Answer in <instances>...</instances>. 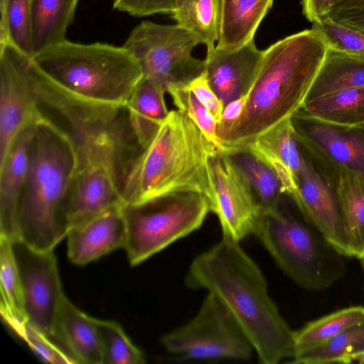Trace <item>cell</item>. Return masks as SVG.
<instances>
[{
    "instance_id": "obj_1",
    "label": "cell",
    "mask_w": 364,
    "mask_h": 364,
    "mask_svg": "<svg viewBox=\"0 0 364 364\" xmlns=\"http://www.w3.org/2000/svg\"><path fill=\"white\" fill-rule=\"evenodd\" d=\"M189 288L208 290L230 311L260 363L276 364L294 353V331L271 299L266 279L239 242L223 235L196 256L185 277Z\"/></svg>"
},
{
    "instance_id": "obj_2",
    "label": "cell",
    "mask_w": 364,
    "mask_h": 364,
    "mask_svg": "<svg viewBox=\"0 0 364 364\" xmlns=\"http://www.w3.org/2000/svg\"><path fill=\"white\" fill-rule=\"evenodd\" d=\"M327 48L311 28L285 37L264 50L242 114L233 122L217 127L223 151L243 149L298 112Z\"/></svg>"
},
{
    "instance_id": "obj_3",
    "label": "cell",
    "mask_w": 364,
    "mask_h": 364,
    "mask_svg": "<svg viewBox=\"0 0 364 364\" xmlns=\"http://www.w3.org/2000/svg\"><path fill=\"white\" fill-rule=\"evenodd\" d=\"M218 151L183 113L169 111L124 174L121 192L125 204L190 191L205 196L211 212L215 199L211 161Z\"/></svg>"
},
{
    "instance_id": "obj_4",
    "label": "cell",
    "mask_w": 364,
    "mask_h": 364,
    "mask_svg": "<svg viewBox=\"0 0 364 364\" xmlns=\"http://www.w3.org/2000/svg\"><path fill=\"white\" fill-rule=\"evenodd\" d=\"M78 164L73 135L41 114L18 205L16 239L37 250H49L67 236L68 195Z\"/></svg>"
},
{
    "instance_id": "obj_5",
    "label": "cell",
    "mask_w": 364,
    "mask_h": 364,
    "mask_svg": "<svg viewBox=\"0 0 364 364\" xmlns=\"http://www.w3.org/2000/svg\"><path fill=\"white\" fill-rule=\"evenodd\" d=\"M32 59L61 90L82 102L125 108L144 77L141 65L124 46L68 40Z\"/></svg>"
},
{
    "instance_id": "obj_6",
    "label": "cell",
    "mask_w": 364,
    "mask_h": 364,
    "mask_svg": "<svg viewBox=\"0 0 364 364\" xmlns=\"http://www.w3.org/2000/svg\"><path fill=\"white\" fill-rule=\"evenodd\" d=\"M294 203V202H293ZM252 233L281 269L310 291H323L346 273V258L294 203L262 213Z\"/></svg>"
},
{
    "instance_id": "obj_7",
    "label": "cell",
    "mask_w": 364,
    "mask_h": 364,
    "mask_svg": "<svg viewBox=\"0 0 364 364\" xmlns=\"http://www.w3.org/2000/svg\"><path fill=\"white\" fill-rule=\"evenodd\" d=\"M122 134L116 129L75 141L79 164L68 195L69 230L125 204L119 182L124 165Z\"/></svg>"
},
{
    "instance_id": "obj_8",
    "label": "cell",
    "mask_w": 364,
    "mask_h": 364,
    "mask_svg": "<svg viewBox=\"0 0 364 364\" xmlns=\"http://www.w3.org/2000/svg\"><path fill=\"white\" fill-rule=\"evenodd\" d=\"M207 198L196 192H177L139 204H124V249L136 265L200 227L210 212Z\"/></svg>"
},
{
    "instance_id": "obj_9",
    "label": "cell",
    "mask_w": 364,
    "mask_h": 364,
    "mask_svg": "<svg viewBox=\"0 0 364 364\" xmlns=\"http://www.w3.org/2000/svg\"><path fill=\"white\" fill-rule=\"evenodd\" d=\"M199 43L196 36L178 24L146 21L131 31L122 46L139 61L144 77L166 90L170 86L187 85L205 71L204 60L191 55Z\"/></svg>"
},
{
    "instance_id": "obj_10",
    "label": "cell",
    "mask_w": 364,
    "mask_h": 364,
    "mask_svg": "<svg viewBox=\"0 0 364 364\" xmlns=\"http://www.w3.org/2000/svg\"><path fill=\"white\" fill-rule=\"evenodd\" d=\"M169 353L196 360H248L250 340L226 306L208 293L196 315L162 337Z\"/></svg>"
},
{
    "instance_id": "obj_11",
    "label": "cell",
    "mask_w": 364,
    "mask_h": 364,
    "mask_svg": "<svg viewBox=\"0 0 364 364\" xmlns=\"http://www.w3.org/2000/svg\"><path fill=\"white\" fill-rule=\"evenodd\" d=\"M11 247L27 321L57 343V319L65 295L53 250H37L18 239L11 240Z\"/></svg>"
},
{
    "instance_id": "obj_12",
    "label": "cell",
    "mask_w": 364,
    "mask_h": 364,
    "mask_svg": "<svg viewBox=\"0 0 364 364\" xmlns=\"http://www.w3.org/2000/svg\"><path fill=\"white\" fill-rule=\"evenodd\" d=\"M291 120L300 146L324 174L348 170L364 181V124H333L301 109Z\"/></svg>"
},
{
    "instance_id": "obj_13",
    "label": "cell",
    "mask_w": 364,
    "mask_h": 364,
    "mask_svg": "<svg viewBox=\"0 0 364 364\" xmlns=\"http://www.w3.org/2000/svg\"><path fill=\"white\" fill-rule=\"evenodd\" d=\"M302 151L298 188L290 199L339 252L351 257L346 221L333 183L303 149Z\"/></svg>"
},
{
    "instance_id": "obj_14",
    "label": "cell",
    "mask_w": 364,
    "mask_h": 364,
    "mask_svg": "<svg viewBox=\"0 0 364 364\" xmlns=\"http://www.w3.org/2000/svg\"><path fill=\"white\" fill-rule=\"evenodd\" d=\"M215 203L211 209L218 218L223 235L240 242L252 233L262 213L250 184L230 156L218 151L211 161Z\"/></svg>"
},
{
    "instance_id": "obj_15",
    "label": "cell",
    "mask_w": 364,
    "mask_h": 364,
    "mask_svg": "<svg viewBox=\"0 0 364 364\" xmlns=\"http://www.w3.org/2000/svg\"><path fill=\"white\" fill-rule=\"evenodd\" d=\"M23 54L9 42L0 45V163L18 133L41 114Z\"/></svg>"
},
{
    "instance_id": "obj_16",
    "label": "cell",
    "mask_w": 364,
    "mask_h": 364,
    "mask_svg": "<svg viewBox=\"0 0 364 364\" xmlns=\"http://www.w3.org/2000/svg\"><path fill=\"white\" fill-rule=\"evenodd\" d=\"M24 68L32 90L38 101L64 117L79 140L117 129L124 108L98 106L82 102L67 94L55 84L35 63L23 54Z\"/></svg>"
},
{
    "instance_id": "obj_17",
    "label": "cell",
    "mask_w": 364,
    "mask_h": 364,
    "mask_svg": "<svg viewBox=\"0 0 364 364\" xmlns=\"http://www.w3.org/2000/svg\"><path fill=\"white\" fill-rule=\"evenodd\" d=\"M254 39L244 46L225 50L207 51L205 73L208 82L225 107L249 92L262 60Z\"/></svg>"
},
{
    "instance_id": "obj_18",
    "label": "cell",
    "mask_w": 364,
    "mask_h": 364,
    "mask_svg": "<svg viewBox=\"0 0 364 364\" xmlns=\"http://www.w3.org/2000/svg\"><path fill=\"white\" fill-rule=\"evenodd\" d=\"M241 149L252 154L276 174L284 194L289 198L294 196L304 154L291 118L259 136Z\"/></svg>"
},
{
    "instance_id": "obj_19",
    "label": "cell",
    "mask_w": 364,
    "mask_h": 364,
    "mask_svg": "<svg viewBox=\"0 0 364 364\" xmlns=\"http://www.w3.org/2000/svg\"><path fill=\"white\" fill-rule=\"evenodd\" d=\"M123 205L113 207L69 230L68 255L73 263L84 265L117 248H124L127 229Z\"/></svg>"
},
{
    "instance_id": "obj_20",
    "label": "cell",
    "mask_w": 364,
    "mask_h": 364,
    "mask_svg": "<svg viewBox=\"0 0 364 364\" xmlns=\"http://www.w3.org/2000/svg\"><path fill=\"white\" fill-rule=\"evenodd\" d=\"M37 119L18 133L0 163V237L9 240L17 237L18 205L27 176Z\"/></svg>"
},
{
    "instance_id": "obj_21",
    "label": "cell",
    "mask_w": 364,
    "mask_h": 364,
    "mask_svg": "<svg viewBox=\"0 0 364 364\" xmlns=\"http://www.w3.org/2000/svg\"><path fill=\"white\" fill-rule=\"evenodd\" d=\"M56 339L77 363L104 364L97 318L80 310L66 296L58 316Z\"/></svg>"
},
{
    "instance_id": "obj_22",
    "label": "cell",
    "mask_w": 364,
    "mask_h": 364,
    "mask_svg": "<svg viewBox=\"0 0 364 364\" xmlns=\"http://www.w3.org/2000/svg\"><path fill=\"white\" fill-rule=\"evenodd\" d=\"M165 92L163 86L143 77L126 105L129 129L141 150L148 146L169 113Z\"/></svg>"
},
{
    "instance_id": "obj_23",
    "label": "cell",
    "mask_w": 364,
    "mask_h": 364,
    "mask_svg": "<svg viewBox=\"0 0 364 364\" xmlns=\"http://www.w3.org/2000/svg\"><path fill=\"white\" fill-rule=\"evenodd\" d=\"M273 0H223L220 36L215 48L232 50L254 39Z\"/></svg>"
},
{
    "instance_id": "obj_24",
    "label": "cell",
    "mask_w": 364,
    "mask_h": 364,
    "mask_svg": "<svg viewBox=\"0 0 364 364\" xmlns=\"http://www.w3.org/2000/svg\"><path fill=\"white\" fill-rule=\"evenodd\" d=\"M364 86V59L327 48L305 102Z\"/></svg>"
},
{
    "instance_id": "obj_25",
    "label": "cell",
    "mask_w": 364,
    "mask_h": 364,
    "mask_svg": "<svg viewBox=\"0 0 364 364\" xmlns=\"http://www.w3.org/2000/svg\"><path fill=\"white\" fill-rule=\"evenodd\" d=\"M77 1L31 0L33 56L66 40V31L73 19Z\"/></svg>"
},
{
    "instance_id": "obj_26",
    "label": "cell",
    "mask_w": 364,
    "mask_h": 364,
    "mask_svg": "<svg viewBox=\"0 0 364 364\" xmlns=\"http://www.w3.org/2000/svg\"><path fill=\"white\" fill-rule=\"evenodd\" d=\"M364 363V320L326 341L296 352L297 364Z\"/></svg>"
},
{
    "instance_id": "obj_27",
    "label": "cell",
    "mask_w": 364,
    "mask_h": 364,
    "mask_svg": "<svg viewBox=\"0 0 364 364\" xmlns=\"http://www.w3.org/2000/svg\"><path fill=\"white\" fill-rule=\"evenodd\" d=\"M328 178L342 205L353 257L359 259L364 254V181L348 170L338 171Z\"/></svg>"
},
{
    "instance_id": "obj_28",
    "label": "cell",
    "mask_w": 364,
    "mask_h": 364,
    "mask_svg": "<svg viewBox=\"0 0 364 364\" xmlns=\"http://www.w3.org/2000/svg\"><path fill=\"white\" fill-rule=\"evenodd\" d=\"M223 0H177L173 18L196 36L207 51L214 49L220 32Z\"/></svg>"
},
{
    "instance_id": "obj_29",
    "label": "cell",
    "mask_w": 364,
    "mask_h": 364,
    "mask_svg": "<svg viewBox=\"0 0 364 364\" xmlns=\"http://www.w3.org/2000/svg\"><path fill=\"white\" fill-rule=\"evenodd\" d=\"M318 119L346 126L364 124V86L305 102L300 109Z\"/></svg>"
},
{
    "instance_id": "obj_30",
    "label": "cell",
    "mask_w": 364,
    "mask_h": 364,
    "mask_svg": "<svg viewBox=\"0 0 364 364\" xmlns=\"http://www.w3.org/2000/svg\"><path fill=\"white\" fill-rule=\"evenodd\" d=\"M225 153L230 156L250 184L262 213L277 209L283 201L282 196L284 193L276 174L245 149L232 150Z\"/></svg>"
},
{
    "instance_id": "obj_31",
    "label": "cell",
    "mask_w": 364,
    "mask_h": 364,
    "mask_svg": "<svg viewBox=\"0 0 364 364\" xmlns=\"http://www.w3.org/2000/svg\"><path fill=\"white\" fill-rule=\"evenodd\" d=\"M0 311L5 323L15 331L27 321L20 277L11 240L0 237Z\"/></svg>"
},
{
    "instance_id": "obj_32",
    "label": "cell",
    "mask_w": 364,
    "mask_h": 364,
    "mask_svg": "<svg viewBox=\"0 0 364 364\" xmlns=\"http://www.w3.org/2000/svg\"><path fill=\"white\" fill-rule=\"evenodd\" d=\"M363 320L364 307L354 306L309 322L294 331V353L321 344Z\"/></svg>"
},
{
    "instance_id": "obj_33",
    "label": "cell",
    "mask_w": 364,
    "mask_h": 364,
    "mask_svg": "<svg viewBox=\"0 0 364 364\" xmlns=\"http://www.w3.org/2000/svg\"><path fill=\"white\" fill-rule=\"evenodd\" d=\"M0 45L11 43L33 58L31 0H0Z\"/></svg>"
},
{
    "instance_id": "obj_34",
    "label": "cell",
    "mask_w": 364,
    "mask_h": 364,
    "mask_svg": "<svg viewBox=\"0 0 364 364\" xmlns=\"http://www.w3.org/2000/svg\"><path fill=\"white\" fill-rule=\"evenodd\" d=\"M103 351L104 364H142V352L127 336L122 328L113 321L97 319Z\"/></svg>"
},
{
    "instance_id": "obj_35",
    "label": "cell",
    "mask_w": 364,
    "mask_h": 364,
    "mask_svg": "<svg viewBox=\"0 0 364 364\" xmlns=\"http://www.w3.org/2000/svg\"><path fill=\"white\" fill-rule=\"evenodd\" d=\"M166 92L171 95L177 109L189 118L204 136L223 151V147L217 134V122L187 86H170Z\"/></svg>"
},
{
    "instance_id": "obj_36",
    "label": "cell",
    "mask_w": 364,
    "mask_h": 364,
    "mask_svg": "<svg viewBox=\"0 0 364 364\" xmlns=\"http://www.w3.org/2000/svg\"><path fill=\"white\" fill-rule=\"evenodd\" d=\"M316 31L328 47L364 59V32L323 18L313 23Z\"/></svg>"
},
{
    "instance_id": "obj_37",
    "label": "cell",
    "mask_w": 364,
    "mask_h": 364,
    "mask_svg": "<svg viewBox=\"0 0 364 364\" xmlns=\"http://www.w3.org/2000/svg\"><path fill=\"white\" fill-rule=\"evenodd\" d=\"M43 361L52 364L77 363L63 348L28 321L14 331Z\"/></svg>"
},
{
    "instance_id": "obj_38",
    "label": "cell",
    "mask_w": 364,
    "mask_h": 364,
    "mask_svg": "<svg viewBox=\"0 0 364 364\" xmlns=\"http://www.w3.org/2000/svg\"><path fill=\"white\" fill-rule=\"evenodd\" d=\"M177 0H113L114 8L134 16L172 14Z\"/></svg>"
},
{
    "instance_id": "obj_39",
    "label": "cell",
    "mask_w": 364,
    "mask_h": 364,
    "mask_svg": "<svg viewBox=\"0 0 364 364\" xmlns=\"http://www.w3.org/2000/svg\"><path fill=\"white\" fill-rule=\"evenodd\" d=\"M186 86L210 112L218 124L221 119L224 106L210 87L205 71L191 80Z\"/></svg>"
},
{
    "instance_id": "obj_40",
    "label": "cell",
    "mask_w": 364,
    "mask_h": 364,
    "mask_svg": "<svg viewBox=\"0 0 364 364\" xmlns=\"http://www.w3.org/2000/svg\"><path fill=\"white\" fill-rule=\"evenodd\" d=\"M324 18L364 32V7L328 14Z\"/></svg>"
},
{
    "instance_id": "obj_41",
    "label": "cell",
    "mask_w": 364,
    "mask_h": 364,
    "mask_svg": "<svg viewBox=\"0 0 364 364\" xmlns=\"http://www.w3.org/2000/svg\"><path fill=\"white\" fill-rule=\"evenodd\" d=\"M333 1L302 0L303 14L309 21H318L330 11Z\"/></svg>"
},
{
    "instance_id": "obj_42",
    "label": "cell",
    "mask_w": 364,
    "mask_h": 364,
    "mask_svg": "<svg viewBox=\"0 0 364 364\" xmlns=\"http://www.w3.org/2000/svg\"><path fill=\"white\" fill-rule=\"evenodd\" d=\"M246 100L247 95L227 104L223 108L218 127L226 126L237 119L242 112Z\"/></svg>"
},
{
    "instance_id": "obj_43",
    "label": "cell",
    "mask_w": 364,
    "mask_h": 364,
    "mask_svg": "<svg viewBox=\"0 0 364 364\" xmlns=\"http://www.w3.org/2000/svg\"><path fill=\"white\" fill-rule=\"evenodd\" d=\"M364 7V0H334L330 13Z\"/></svg>"
},
{
    "instance_id": "obj_44",
    "label": "cell",
    "mask_w": 364,
    "mask_h": 364,
    "mask_svg": "<svg viewBox=\"0 0 364 364\" xmlns=\"http://www.w3.org/2000/svg\"><path fill=\"white\" fill-rule=\"evenodd\" d=\"M364 274V254L359 258Z\"/></svg>"
}]
</instances>
